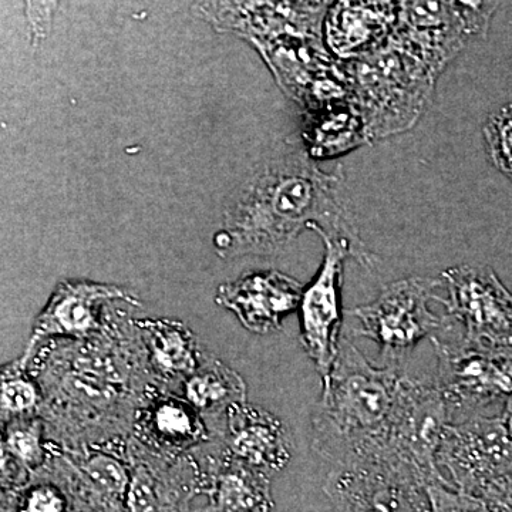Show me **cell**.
I'll return each mask as SVG.
<instances>
[{
	"mask_svg": "<svg viewBox=\"0 0 512 512\" xmlns=\"http://www.w3.org/2000/svg\"><path fill=\"white\" fill-rule=\"evenodd\" d=\"M2 453L18 460L20 466L36 470L45 461L42 421L33 417L10 420L5 423Z\"/></svg>",
	"mask_w": 512,
	"mask_h": 512,
	"instance_id": "22",
	"label": "cell"
},
{
	"mask_svg": "<svg viewBox=\"0 0 512 512\" xmlns=\"http://www.w3.org/2000/svg\"><path fill=\"white\" fill-rule=\"evenodd\" d=\"M396 0H335L323 18L325 47L343 60L372 55L399 25Z\"/></svg>",
	"mask_w": 512,
	"mask_h": 512,
	"instance_id": "14",
	"label": "cell"
},
{
	"mask_svg": "<svg viewBox=\"0 0 512 512\" xmlns=\"http://www.w3.org/2000/svg\"><path fill=\"white\" fill-rule=\"evenodd\" d=\"M20 512H66V500L52 485H37L23 497Z\"/></svg>",
	"mask_w": 512,
	"mask_h": 512,
	"instance_id": "28",
	"label": "cell"
},
{
	"mask_svg": "<svg viewBox=\"0 0 512 512\" xmlns=\"http://www.w3.org/2000/svg\"><path fill=\"white\" fill-rule=\"evenodd\" d=\"M325 256L318 274L303 289L299 316L303 348L315 363L323 387L328 386L338 357L342 333L343 265L350 252L346 245L320 237Z\"/></svg>",
	"mask_w": 512,
	"mask_h": 512,
	"instance_id": "10",
	"label": "cell"
},
{
	"mask_svg": "<svg viewBox=\"0 0 512 512\" xmlns=\"http://www.w3.org/2000/svg\"><path fill=\"white\" fill-rule=\"evenodd\" d=\"M60 3L62 0H23L29 42L33 49H39L52 33Z\"/></svg>",
	"mask_w": 512,
	"mask_h": 512,
	"instance_id": "26",
	"label": "cell"
},
{
	"mask_svg": "<svg viewBox=\"0 0 512 512\" xmlns=\"http://www.w3.org/2000/svg\"><path fill=\"white\" fill-rule=\"evenodd\" d=\"M437 463L450 470L461 491L477 497L512 477V439L501 414L448 424Z\"/></svg>",
	"mask_w": 512,
	"mask_h": 512,
	"instance_id": "6",
	"label": "cell"
},
{
	"mask_svg": "<svg viewBox=\"0 0 512 512\" xmlns=\"http://www.w3.org/2000/svg\"><path fill=\"white\" fill-rule=\"evenodd\" d=\"M439 284L437 279L407 278L387 285L375 301L349 312L362 325L356 335L373 340L386 365L402 366L420 340L434 338V332L451 322L429 308Z\"/></svg>",
	"mask_w": 512,
	"mask_h": 512,
	"instance_id": "4",
	"label": "cell"
},
{
	"mask_svg": "<svg viewBox=\"0 0 512 512\" xmlns=\"http://www.w3.org/2000/svg\"><path fill=\"white\" fill-rule=\"evenodd\" d=\"M450 423V407L437 383L406 375L394 412L386 460L409 467L426 485L439 481L437 453Z\"/></svg>",
	"mask_w": 512,
	"mask_h": 512,
	"instance_id": "7",
	"label": "cell"
},
{
	"mask_svg": "<svg viewBox=\"0 0 512 512\" xmlns=\"http://www.w3.org/2000/svg\"><path fill=\"white\" fill-rule=\"evenodd\" d=\"M268 64L276 82L308 111L342 101L345 77L330 63L318 35L285 33L254 45Z\"/></svg>",
	"mask_w": 512,
	"mask_h": 512,
	"instance_id": "9",
	"label": "cell"
},
{
	"mask_svg": "<svg viewBox=\"0 0 512 512\" xmlns=\"http://www.w3.org/2000/svg\"><path fill=\"white\" fill-rule=\"evenodd\" d=\"M404 377L402 366H373L343 335L330 382L313 412L316 450L346 466L386 460Z\"/></svg>",
	"mask_w": 512,
	"mask_h": 512,
	"instance_id": "2",
	"label": "cell"
},
{
	"mask_svg": "<svg viewBox=\"0 0 512 512\" xmlns=\"http://www.w3.org/2000/svg\"><path fill=\"white\" fill-rule=\"evenodd\" d=\"M437 356V386L450 412L474 416L512 396V348H471L431 338Z\"/></svg>",
	"mask_w": 512,
	"mask_h": 512,
	"instance_id": "8",
	"label": "cell"
},
{
	"mask_svg": "<svg viewBox=\"0 0 512 512\" xmlns=\"http://www.w3.org/2000/svg\"><path fill=\"white\" fill-rule=\"evenodd\" d=\"M82 471L87 480L101 493L124 495L128 493L131 476L116 458L107 454H93L82 464Z\"/></svg>",
	"mask_w": 512,
	"mask_h": 512,
	"instance_id": "24",
	"label": "cell"
},
{
	"mask_svg": "<svg viewBox=\"0 0 512 512\" xmlns=\"http://www.w3.org/2000/svg\"><path fill=\"white\" fill-rule=\"evenodd\" d=\"M151 366L160 376L185 377L197 372L200 353L191 330L178 320L156 319L137 323Z\"/></svg>",
	"mask_w": 512,
	"mask_h": 512,
	"instance_id": "17",
	"label": "cell"
},
{
	"mask_svg": "<svg viewBox=\"0 0 512 512\" xmlns=\"http://www.w3.org/2000/svg\"><path fill=\"white\" fill-rule=\"evenodd\" d=\"M503 417L505 427H507L508 434L512 439V396L508 397L503 404V412L500 413Z\"/></svg>",
	"mask_w": 512,
	"mask_h": 512,
	"instance_id": "29",
	"label": "cell"
},
{
	"mask_svg": "<svg viewBox=\"0 0 512 512\" xmlns=\"http://www.w3.org/2000/svg\"><path fill=\"white\" fill-rule=\"evenodd\" d=\"M484 140L490 160L512 181V104L490 116L484 126Z\"/></svg>",
	"mask_w": 512,
	"mask_h": 512,
	"instance_id": "23",
	"label": "cell"
},
{
	"mask_svg": "<svg viewBox=\"0 0 512 512\" xmlns=\"http://www.w3.org/2000/svg\"><path fill=\"white\" fill-rule=\"evenodd\" d=\"M26 369L19 362L9 363L3 367L2 389H0V409H2V421L32 417L42 402V394L39 387L33 382Z\"/></svg>",
	"mask_w": 512,
	"mask_h": 512,
	"instance_id": "21",
	"label": "cell"
},
{
	"mask_svg": "<svg viewBox=\"0 0 512 512\" xmlns=\"http://www.w3.org/2000/svg\"><path fill=\"white\" fill-rule=\"evenodd\" d=\"M303 286L279 271H258L220 285L215 302L237 316L256 335L282 328V320L298 311Z\"/></svg>",
	"mask_w": 512,
	"mask_h": 512,
	"instance_id": "13",
	"label": "cell"
},
{
	"mask_svg": "<svg viewBox=\"0 0 512 512\" xmlns=\"http://www.w3.org/2000/svg\"><path fill=\"white\" fill-rule=\"evenodd\" d=\"M305 123L302 137L313 160L339 156L367 137L365 120L353 101H336L308 111Z\"/></svg>",
	"mask_w": 512,
	"mask_h": 512,
	"instance_id": "16",
	"label": "cell"
},
{
	"mask_svg": "<svg viewBox=\"0 0 512 512\" xmlns=\"http://www.w3.org/2000/svg\"><path fill=\"white\" fill-rule=\"evenodd\" d=\"M335 0H195L192 13L220 33L251 45L261 40L305 33L318 35L319 20Z\"/></svg>",
	"mask_w": 512,
	"mask_h": 512,
	"instance_id": "11",
	"label": "cell"
},
{
	"mask_svg": "<svg viewBox=\"0 0 512 512\" xmlns=\"http://www.w3.org/2000/svg\"><path fill=\"white\" fill-rule=\"evenodd\" d=\"M227 443L232 457L262 471L282 470L291 460V446L284 423L274 414L247 402L225 412Z\"/></svg>",
	"mask_w": 512,
	"mask_h": 512,
	"instance_id": "15",
	"label": "cell"
},
{
	"mask_svg": "<svg viewBox=\"0 0 512 512\" xmlns=\"http://www.w3.org/2000/svg\"><path fill=\"white\" fill-rule=\"evenodd\" d=\"M271 504L264 473L234 457L218 477L212 503L204 512H268Z\"/></svg>",
	"mask_w": 512,
	"mask_h": 512,
	"instance_id": "18",
	"label": "cell"
},
{
	"mask_svg": "<svg viewBox=\"0 0 512 512\" xmlns=\"http://www.w3.org/2000/svg\"><path fill=\"white\" fill-rule=\"evenodd\" d=\"M185 400L198 412L224 410L234 404L247 402V386L231 367L218 360L198 367L197 372L185 379Z\"/></svg>",
	"mask_w": 512,
	"mask_h": 512,
	"instance_id": "19",
	"label": "cell"
},
{
	"mask_svg": "<svg viewBox=\"0 0 512 512\" xmlns=\"http://www.w3.org/2000/svg\"><path fill=\"white\" fill-rule=\"evenodd\" d=\"M150 436L168 446H187L207 436L198 410L185 400L160 399L146 414Z\"/></svg>",
	"mask_w": 512,
	"mask_h": 512,
	"instance_id": "20",
	"label": "cell"
},
{
	"mask_svg": "<svg viewBox=\"0 0 512 512\" xmlns=\"http://www.w3.org/2000/svg\"><path fill=\"white\" fill-rule=\"evenodd\" d=\"M306 229L348 247L363 268L376 259L362 241L342 171L325 173L305 146L264 158L225 205L214 235L221 258L279 255Z\"/></svg>",
	"mask_w": 512,
	"mask_h": 512,
	"instance_id": "1",
	"label": "cell"
},
{
	"mask_svg": "<svg viewBox=\"0 0 512 512\" xmlns=\"http://www.w3.org/2000/svg\"><path fill=\"white\" fill-rule=\"evenodd\" d=\"M117 302L138 305L137 296L121 286L86 279L60 282L43 311L36 316L28 346L19 362L28 367L40 343L47 339H87L96 335L107 306Z\"/></svg>",
	"mask_w": 512,
	"mask_h": 512,
	"instance_id": "12",
	"label": "cell"
},
{
	"mask_svg": "<svg viewBox=\"0 0 512 512\" xmlns=\"http://www.w3.org/2000/svg\"><path fill=\"white\" fill-rule=\"evenodd\" d=\"M447 318L464 328L461 345L512 348V293L488 266L458 265L443 272Z\"/></svg>",
	"mask_w": 512,
	"mask_h": 512,
	"instance_id": "5",
	"label": "cell"
},
{
	"mask_svg": "<svg viewBox=\"0 0 512 512\" xmlns=\"http://www.w3.org/2000/svg\"><path fill=\"white\" fill-rule=\"evenodd\" d=\"M431 512H491L481 497L464 491H451L434 481L426 485Z\"/></svg>",
	"mask_w": 512,
	"mask_h": 512,
	"instance_id": "25",
	"label": "cell"
},
{
	"mask_svg": "<svg viewBox=\"0 0 512 512\" xmlns=\"http://www.w3.org/2000/svg\"><path fill=\"white\" fill-rule=\"evenodd\" d=\"M433 69L396 36L372 55L355 60L352 94L367 137H384L412 126L426 104Z\"/></svg>",
	"mask_w": 512,
	"mask_h": 512,
	"instance_id": "3",
	"label": "cell"
},
{
	"mask_svg": "<svg viewBox=\"0 0 512 512\" xmlns=\"http://www.w3.org/2000/svg\"><path fill=\"white\" fill-rule=\"evenodd\" d=\"M127 494L131 512H161L156 481L143 464L134 468Z\"/></svg>",
	"mask_w": 512,
	"mask_h": 512,
	"instance_id": "27",
	"label": "cell"
}]
</instances>
